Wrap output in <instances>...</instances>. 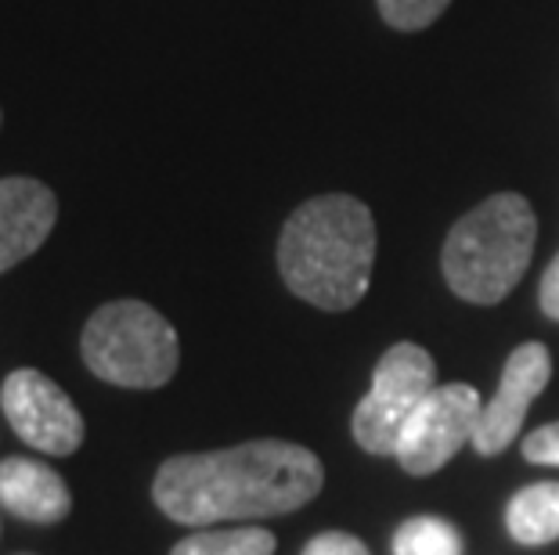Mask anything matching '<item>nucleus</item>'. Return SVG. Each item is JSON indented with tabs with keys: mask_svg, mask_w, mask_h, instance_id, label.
<instances>
[{
	"mask_svg": "<svg viewBox=\"0 0 559 555\" xmlns=\"http://www.w3.org/2000/svg\"><path fill=\"white\" fill-rule=\"evenodd\" d=\"M325 483L314 451L285 441H249L206 455L166 458L152 498L177 523L264 519L300 509Z\"/></svg>",
	"mask_w": 559,
	"mask_h": 555,
	"instance_id": "f257e3e1",
	"label": "nucleus"
},
{
	"mask_svg": "<svg viewBox=\"0 0 559 555\" xmlns=\"http://www.w3.org/2000/svg\"><path fill=\"white\" fill-rule=\"evenodd\" d=\"M376 264V220L350 195H318L285 220L278 270L296 297L321 311L365 300Z\"/></svg>",
	"mask_w": 559,
	"mask_h": 555,
	"instance_id": "f03ea898",
	"label": "nucleus"
},
{
	"mask_svg": "<svg viewBox=\"0 0 559 555\" xmlns=\"http://www.w3.org/2000/svg\"><path fill=\"white\" fill-rule=\"evenodd\" d=\"M538 220L523 195H491L469 209L444 242V278L455 297L469 303H498L527 275Z\"/></svg>",
	"mask_w": 559,
	"mask_h": 555,
	"instance_id": "7ed1b4c3",
	"label": "nucleus"
},
{
	"mask_svg": "<svg viewBox=\"0 0 559 555\" xmlns=\"http://www.w3.org/2000/svg\"><path fill=\"white\" fill-rule=\"evenodd\" d=\"M80 353L98 379L127 389H159L181 364L174 325L141 300L98 306L83 325Z\"/></svg>",
	"mask_w": 559,
	"mask_h": 555,
	"instance_id": "20e7f679",
	"label": "nucleus"
},
{
	"mask_svg": "<svg viewBox=\"0 0 559 555\" xmlns=\"http://www.w3.org/2000/svg\"><path fill=\"white\" fill-rule=\"evenodd\" d=\"M433 358L415 342H397L376 364L372 389L354 408V441L368 455H394L412 411L437 386Z\"/></svg>",
	"mask_w": 559,
	"mask_h": 555,
	"instance_id": "39448f33",
	"label": "nucleus"
},
{
	"mask_svg": "<svg viewBox=\"0 0 559 555\" xmlns=\"http://www.w3.org/2000/svg\"><path fill=\"white\" fill-rule=\"evenodd\" d=\"M484 400L466 383L433 386L430 397L412 411L394 458L412 476H430L459 455V447L473 441L480 426Z\"/></svg>",
	"mask_w": 559,
	"mask_h": 555,
	"instance_id": "423d86ee",
	"label": "nucleus"
},
{
	"mask_svg": "<svg viewBox=\"0 0 559 555\" xmlns=\"http://www.w3.org/2000/svg\"><path fill=\"white\" fill-rule=\"evenodd\" d=\"M0 408L22 441L44 455H73L83 444V415L69 394L37 369L11 372L0 386Z\"/></svg>",
	"mask_w": 559,
	"mask_h": 555,
	"instance_id": "0eeeda50",
	"label": "nucleus"
},
{
	"mask_svg": "<svg viewBox=\"0 0 559 555\" xmlns=\"http://www.w3.org/2000/svg\"><path fill=\"white\" fill-rule=\"evenodd\" d=\"M549 375H552V358L542 342H523V347L509 353L502 379H498L495 397L484 405L477 436H473V447L480 455H498L516 441L531 400L549 386Z\"/></svg>",
	"mask_w": 559,
	"mask_h": 555,
	"instance_id": "6e6552de",
	"label": "nucleus"
},
{
	"mask_svg": "<svg viewBox=\"0 0 559 555\" xmlns=\"http://www.w3.org/2000/svg\"><path fill=\"white\" fill-rule=\"evenodd\" d=\"M58 198L37 177H0V275L47 242Z\"/></svg>",
	"mask_w": 559,
	"mask_h": 555,
	"instance_id": "1a4fd4ad",
	"label": "nucleus"
},
{
	"mask_svg": "<svg viewBox=\"0 0 559 555\" xmlns=\"http://www.w3.org/2000/svg\"><path fill=\"white\" fill-rule=\"evenodd\" d=\"M0 505L26 523L51 527L69 516L73 494L55 469L33 462V458H4L0 462Z\"/></svg>",
	"mask_w": 559,
	"mask_h": 555,
	"instance_id": "9d476101",
	"label": "nucleus"
},
{
	"mask_svg": "<svg viewBox=\"0 0 559 555\" xmlns=\"http://www.w3.org/2000/svg\"><path fill=\"white\" fill-rule=\"evenodd\" d=\"M506 527L520 545H549L559 538V483H534L513 494Z\"/></svg>",
	"mask_w": 559,
	"mask_h": 555,
	"instance_id": "9b49d317",
	"label": "nucleus"
},
{
	"mask_svg": "<svg viewBox=\"0 0 559 555\" xmlns=\"http://www.w3.org/2000/svg\"><path fill=\"white\" fill-rule=\"evenodd\" d=\"M278 541L264 527L239 530H199V534L177 541L170 555H275Z\"/></svg>",
	"mask_w": 559,
	"mask_h": 555,
	"instance_id": "f8f14e48",
	"label": "nucleus"
},
{
	"mask_svg": "<svg viewBox=\"0 0 559 555\" xmlns=\"http://www.w3.org/2000/svg\"><path fill=\"white\" fill-rule=\"evenodd\" d=\"M394 555H462V538L448 519L419 516L397 527Z\"/></svg>",
	"mask_w": 559,
	"mask_h": 555,
	"instance_id": "ddd939ff",
	"label": "nucleus"
},
{
	"mask_svg": "<svg viewBox=\"0 0 559 555\" xmlns=\"http://www.w3.org/2000/svg\"><path fill=\"white\" fill-rule=\"evenodd\" d=\"M376 4H379V15L386 19V26L415 33V29L433 26L448 11L451 0H376Z\"/></svg>",
	"mask_w": 559,
	"mask_h": 555,
	"instance_id": "4468645a",
	"label": "nucleus"
},
{
	"mask_svg": "<svg viewBox=\"0 0 559 555\" xmlns=\"http://www.w3.org/2000/svg\"><path fill=\"white\" fill-rule=\"evenodd\" d=\"M523 458L538 466H559V422H549V426L523 436Z\"/></svg>",
	"mask_w": 559,
	"mask_h": 555,
	"instance_id": "2eb2a0df",
	"label": "nucleus"
},
{
	"mask_svg": "<svg viewBox=\"0 0 559 555\" xmlns=\"http://www.w3.org/2000/svg\"><path fill=\"white\" fill-rule=\"evenodd\" d=\"M304 555H368V548H365V541L332 530V534H318L311 545L304 548Z\"/></svg>",
	"mask_w": 559,
	"mask_h": 555,
	"instance_id": "dca6fc26",
	"label": "nucleus"
},
{
	"mask_svg": "<svg viewBox=\"0 0 559 555\" xmlns=\"http://www.w3.org/2000/svg\"><path fill=\"white\" fill-rule=\"evenodd\" d=\"M538 300H542V311L552 317V322H559V253L549 267H545L542 275V289H538Z\"/></svg>",
	"mask_w": 559,
	"mask_h": 555,
	"instance_id": "f3484780",
	"label": "nucleus"
},
{
	"mask_svg": "<svg viewBox=\"0 0 559 555\" xmlns=\"http://www.w3.org/2000/svg\"><path fill=\"white\" fill-rule=\"evenodd\" d=\"M0 120H4V112H0Z\"/></svg>",
	"mask_w": 559,
	"mask_h": 555,
	"instance_id": "a211bd4d",
	"label": "nucleus"
}]
</instances>
